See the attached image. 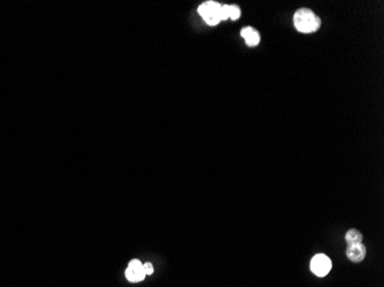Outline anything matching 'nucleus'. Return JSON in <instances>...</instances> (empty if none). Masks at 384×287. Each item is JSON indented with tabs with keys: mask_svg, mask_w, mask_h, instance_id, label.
Returning <instances> with one entry per match:
<instances>
[{
	"mask_svg": "<svg viewBox=\"0 0 384 287\" xmlns=\"http://www.w3.org/2000/svg\"><path fill=\"white\" fill-rule=\"evenodd\" d=\"M293 25L301 34H312L320 29L321 18L310 8H299L293 15Z\"/></svg>",
	"mask_w": 384,
	"mask_h": 287,
	"instance_id": "obj_1",
	"label": "nucleus"
},
{
	"mask_svg": "<svg viewBox=\"0 0 384 287\" xmlns=\"http://www.w3.org/2000/svg\"><path fill=\"white\" fill-rule=\"evenodd\" d=\"M221 4L217 2H206L198 7V13L208 26H216L221 22L220 17Z\"/></svg>",
	"mask_w": 384,
	"mask_h": 287,
	"instance_id": "obj_2",
	"label": "nucleus"
},
{
	"mask_svg": "<svg viewBox=\"0 0 384 287\" xmlns=\"http://www.w3.org/2000/svg\"><path fill=\"white\" fill-rule=\"evenodd\" d=\"M333 267L330 258L325 254H316L311 261V270L317 277H326Z\"/></svg>",
	"mask_w": 384,
	"mask_h": 287,
	"instance_id": "obj_3",
	"label": "nucleus"
},
{
	"mask_svg": "<svg viewBox=\"0 0 384 287\" xmlns=\"http://www.w3.org/2000/svg\"><path fill=\"white\" fill-rule=\"evenodd\" d=\"M127 279L131 283H138L145 279V271L143 269V264L138 260H132L126 270Z\"/></svg>",
	"mask_w": 384,
	"mask_h": 287,
	"instance_id": "obj_4",
	"label": "nucleus"
},
{
	"mask_svg": "<svg viewBox=\"0 0 384 287\" xmlns=\"http://www.w3.org/2000/svg\"><path fill=\"white\" fill-rule=\"evenodd\" d=\"M366 246L362 242L360 244H354L348 246L346 249V256L349 260L353 263H360L363 261V258L366 257Z\"/></svg>",
	"mask_w": 384,
	"mask_h": 287,
	"instance_id": "obj_5",
	"label": "nucleus"
},
{
	"mask_svg": "<svg viewBox=\"0 0 384 287\" xmlns=\"http://www.w3.org/2000/svg\"><path fill=\"white\" fill-rule=\"evenodd\" d=\"M240 36L245 39V43L250 48L258 46L260 43V34L258 30H255L252 27H244L240 30Z\"/></svg>",
	"mask_w": 384,
	"mask_h": 287,
	"instance_id": "obj_6",
	"label": "nucleus"
},
{
	"mask_svg": "<svg viewBox=\"0 0 384 287\" xmlns=\"http://www.w3.org/2000/svg\"><path fill=\"white\" fill-rule=\"evenodd\" d=\"M345 241L348 244V246H351V245L354 244H360L362 242V234L359 230L355 229H351L345 234Z\"/></svg>",
	"mask_w": 384,
	"mask_h": 287,
	"instance_id": "obj_7",
	"label": "nucleus"
},
{
	"mask_svg": "<svg viewBox=\"0 0 384 287\" xmlns=\"http://www.w3.org/2000/svg\"><path fill=\"white\" fill-rule=\"evenodd\" d=\"M240 16H241L240 8L237 6V5H229V18H231L232 21H236V20H238Z\"/></svg>",
	"mask_w": 384,
	"mask_h": 287,
	"instance_id": "obj_8",
	"label": "nucleus"
},
{
	"mask_svg": "<svg viewBox=\"0 0 384 287\" xmlns=\"http://www.w3.org/2000/svg\"><path fill=\"white\" fill-rule=\"evenodd\" d=\"M220 17H221V21L228 20V18H229V5H222L221 11H220Z\"/></svg>",
	"mask_w": 384,
	"mask_h": 287,
	"instance_id": "obj_9",
	"label": "nucleus"
},
{
	"mask_svg": "<svg viewBox=\"0 0 384 287\" xmlns=\"http://www.w3.org/2000/svg\"><path fill=\"white\" fill-rule=\"evenodd\" d=\"M143 269H144V271H145V275H146V276L152 275V274H153V271H154L152 263H150V262L144 263V264H143Z\"/></svg>",
	"mask_w": 384,
	"mask_h": 287,
	"instance_id": "obj_10",
	"label": "nucleus"
}]
</instances>
